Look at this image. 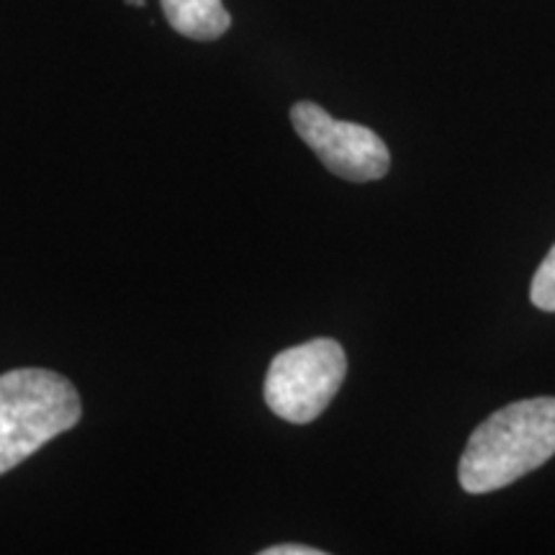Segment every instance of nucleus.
Masks as SVG:
<instances>
[{
  "mask_svg": "<svg viewBox=\"0 0 555 555\" xmlns=\"http://www.w3.org/2000/svg\"><path fill=\"white\" fill-rule=\"evenodd\" d=\"M553 455L555 399L515 401L474 429L457 478L468 494H489L538 470Z\"/></svg>",
  "mask_w": 555,
  "mask_h": 555,
  "instance_id": "f257e3e1",
  "label": "nucleus"
},
{
  "mask_svg": "<svg viewBox=\"0 0 555 555\" xmlns=\"http://www.w3.org/2000/svg\"><path fill=\"white\" fill-rule=\"evenodd\" d=\"M82 416L78 388L47 367L0 376V476L31 457Z\"/></svg>",
  "mask_w": 555,
  "mask_h": 555,
  "instance_id": "f03ea898",
  "label": "nucleus"
},
{
  "mask_svg": "<svg viewBox=\"0 0 555 555\" xmlns=\"http://www.w3.org/2000/svg\"><path fill=\"white\" fill-rule=\"evenodd\" d=\"M347 358L343 345L319 337L278 352L266 376L270 412L294 425L314 422L343 386Z\"/></svg>",
  "mask_w": 555,
  "mask_h": 555,
  "instance_id": "7ed1b4c3",
  "label": "nucleus"
},
{
  "mask_svg": "<svg viewBox=\"0 0 555 555\" xmlns=\"http://www.w3.org/2000/svg\"><path fill=\"white\" fill-rule=\"evenodd\" d=\"M291 124L322 159L324 168L339 178L367 183L384 178L391 168V155L376 131L352 121H339L317 103L298 101L291 108Z\"/></svg>",
  "mask_w": 555,
  "mask_h": 555,
  "instance_id": "20e7f679",
  "label": "nucleus"
},
{
  "mask_svg": "<svg viewBox=\"0 0 555 555\" xmlns=\"http://www.w3.org/2000/svg\"><path fill=\"white\" fill-rule=\"evenodd\" d=\"M168 24L183 37L196 41H214L232 26L221 0H159Z\"/></svg>",
  "mask_w": 555,
  "mask_h": 555,
  "instance_id": "39448f33",
  "label": "nucleus"
},
{
  "mask_svg": "<svg viewBox=\"0 0 555 555\" xmlns=\"http://www.w3.org/2000/svg\"><path fill=\"white\" fill-rule=\"evenodd\" d=\"M530 298L538 309L555 311V245L545 260L540 262L535 278H532Z\"/></svg>",
  "mask_w": 555,
  "mask_h": 555,
  "instance_id": "423d86ee",
  "label": "nucleus"
},
{
  "mask_svg": "<svg viewBox=\"0 0 555 555\" xmlns=\"http://www.w3.org/2000/svg\"><path fill=\"white\" fill-rule=\"evenodd\" d=\"M324 551H319V547H311V545H273V547H266V551H260V555H322Z\"/></svg>",
  "mask_w": 555,
  "mask_h": 555,
  "instance_id": "0eeeda50",
  "label": "nucleus"
},
{
  "mask_svg": "<svg viewBox=\"0 0 555 555\" xmlns=\"http://www.w3.org/2000/svg\"><path fill=\"white\" fill-rule=\"evenodd\" d=\"M131 5H144V0H129Z\"/></svg>",
  "mask_w": 555,
  "mask_h": 555,
  "instance_id": "6e6552de",
  "label": "nucleus"
}]
</instances>
